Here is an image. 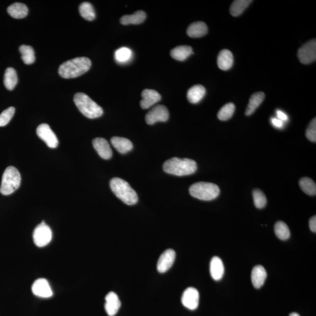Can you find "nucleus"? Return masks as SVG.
I'll list each match as a JSON object with an SVG mask.
<instances>
[{"label": "nucleus", "mask_w": 316, "mask_h": 316, "mask_svg": "<svg viewBox=\"0 0 316 316\" xmlns=\"http://www.w3.org/2000/svg\"><path fill=\"white\" fill-rule=\"evenodd\" d=\"M299 186L302 190L309 196H315L316 185L315 182L309 178H303L299 181Z\"/></svg>", "instance_id": "nucleus-31"}, {"label": "nucleus", "mask_w": 316, "mask_h": 316, "mask_svg": "<svg viewBox=\"0 0 316 316\" xmlns=\"http://www.w3.org/2000/svg\"><path fill=\"white\" fill-rule=\"evenodd\" d=\"M234 63V57L232 52L229 50H221L217 57L218 68L223 71H227L232 68Z\"/></svg>", "instance_id": "nucleus-18"}, {"label": "nucleus", "mask_w": 316, "mask_h": 316, "mask_svg": "<svg viewBox=\"0 0 316 316\" xmlns=\"http://www.w3.org/2000/svg\"><path fill=\"white\" fill-rule=\"evenodd\" d=\"M224 266L219 257H214L211 262V274L215 281H220L224 275Z\"/></svg>", "instance_id": "nucleus-21"}, {"label": "nucleus", "mask_w": 316, "mask_h": 316, "mask_svg": "<svg viewBox=\"0 0 316 316\" xmlns=\"http://www.w3.org/2000/svg\"><path fill=\"white\" fill-rule=\"evenodd\" d=\"M235 105L233 103H227L218 112L217 117L221 121H227L232 117L235 111Z\"/></svg>", "instance_id": "nucleus-32"}, {"label": "nucleus", "mask_w": 316, "mask_h": 316, "mask_svg": "<svg viewBox=\"0 0 316 316\" xmlns=\"http://www.w3.org/2000/svg\"><path fill=\"white\" fill-rule=\"evenodd\" d=\"M21 181L18 170L14 166L7 167L2 175L0 192L3 195H10L19 188Z\"/></svg>", "instance_id": "nucleus-6"}, {"label": "nucleus", "mask_w": 316, "mask_h": 316, "mask_svg": "<svg viewBox=\"0 0 316 316\" xmlns=\"http://www.w3.org/2000/svg\"><path fill=\"white\" fill-rule=\"evenodd\" d=\"M132 56V51L130 49L123 47L118 49L115 53V58L118 62L124 63L129 60Z\"/></svg>", "instance_id": "nucleus-35"}, {"label": "nucleus", "mask_w": 316, "mask_h": 316, "mask_svg": "<svg viewBox=\"0 0 316 316\" xmlns=\"http://www.w3.org/2000/svg\"><path fill=\"white\" fill-rule=\"evenodd\" d=\"M275 233L276 236L281 240H287L290 238V232L287 224L279 221L275 225Z\"/></svg>", "instance_id": "nucleus-33"}, {"label": "nucleus", "mask_w": 316, "mask_h": 316, "mask_svg": "<svg viewBox=\"0 0 316 316\" xmlns=\"http://www.w3.org/2000/svg\"><path fill=\"white\" fill-rule=\"evenodd\" d=\"M309 226L310 229H311L312 232L316 233V217H312L309 221Z\"/></svg>", "instance_id": "nucleus-38"}, {"label": "nucleus", "mask_w": 316, "mask_h": 316, "mask_svg": "<svg viewBox=\"0 0 316 316\" xmlns=\"http://www.w3.org/2000/svg\"><path fill=\"white\" fill-rule=\"evenodd\" d=\"M297 57L299 61L303 64H309L316 59V41L312 39L302 45L297 52Z\"/></svg>", "instance_id": "nucleus-8"}, {"label": "nucleus", "mask_w": 316, "mask_h": 316, "mask_svg": "<svg viewBox=\"0 0 316 316\" xmlns=\"http://www.w3.org/2000/svg\"><path fill=\"white\" fill-rule=\"evenodd\" d=\"M38 136L45 143L48 147L55 148L58 146L59 141L55 133L47 124H42L36 129Z\"/></svg>", "instance_id": "nucleus-10"}, {"label": "nucleus", "mask_w": 316, "mask_h": 316, "mask_svg": "<svg viewBox=\"0 0 316 316\" xmlns=\"http://www.w3.org/2000/svg\"><path fill=\"white\" fill-rule=\"evenodd\" d=\"M277 115L278 118H279V120H287L288 119L287 115H286L284 112L281 111H277Z\"/></svg>", "instance_id": "nucleus-39"}, {"label": "nucleus", "mask_w": 316, "mask_h": 316, "mask_svg": "<svg viewBox=\"0 0 316 316\" xmlns=\"http://www.w3.org/2000/svg\"><path fill=\"white\" fill-rule=\"evenodd\" d=\"M53 238V233L50 227L44 221L36 226L33 233V239L35 244L38 247L47 245Z\"/></svg>", "instance_id": "nucleus-7"}, {"label": "nucleus", "mask_w": 316, "mask_h": 316, "mask_svg": "<svg viewBox=\"0 0 316 316\" xmlns=\"http://www.w3.org/2000/svg\"><path fill=\"white\" fill-rule=\"evenodd\" d=\"M18 83V77L16 70L13 68H8L6 69L4 84L6 89L8 90H13Z\"/></svg>", "instance_id": "nucleus-27"}, {"label": "nucleus", "mask_w": 316, "mask_h": 316, "mask_svg": "<svg viewBox=\"0 0 316 316\" xmlns=\"http://www.w3.org/2000/svg\"><path fill=\"white\" fill-rule=\"evenodd\" d=\"M93 145L99 156L104 159H110L112 152L110 144L105 139L96 138L93 139Z\"/></svg>", "instance_id": "nucleus-14"}, {"label": "nucleus", "mask_w": 316, "mask_h": 316, "mask_svg": "<svg viewBox=\"0 0 316 316\" xmlns=\"http://www.w3.org/2000/svg\"><path fill=\"white\" fill-rule=\"evenodd\" d=\"M264 98H265V94L262 92L254 93L251 96L247 107L246 108L245 115L249 116L253 114L263 103Z\"/></svg>", "instance_id": "nucleus-24"}, {"label": "nucleus", "mask_w": 316, "mask_h": 316, "mask_svg": "<svg viewBox=\"0 0 316 316\" xmlns=\"http://www.w3.org/2000/svg\"><path fill=\"white\" fill-rule=\"evenodd\" d=\"M110 185L112 192L125 204L133 205L138 202L137 193L126 181L114 178L110 181Z\"/></svg>", "instance_id": "nucleus-3"}, {"label": "nucleus", "mask_w": 316, "mask_h": 316, "mask_svg": "<svg viewBox=\"0 0 316 316\" xmlns=\"http://www.w3.org/2000/svg\"><path fill=\"white\" fill-rule=\"evenodd\" d=\"M192 53H193L192 48L187 45L176 47L171 51V56L179 61L186 60Z\"/></svg>", "instance_id": "nucleus-25"}, {"label": "nucleus", "mask_w": 316, "mask_h": 316, "mask_svg": "<svg viewBox=\"0 0 316 316\" xmlns=\"http://www.w3.org/2000/svg\"><path fill=\"white\" fill-rule=\"evenodd\" d=\"M206 89L202 85L197 84L193 86L188 90L187 98L192 104H196L203 99L206 95Z\"/></svg>", "instance_id": "nucleus-22"}, {"label": "nucleus", "mask_w": 316, "mask_h": 316, "mask_svg": "<svg viewBox=\"0 0 316 316\" xmlns=\"http://www.w3.org/2000/svg\"><path fill=\"white\" fill-rule=\"evenodd\" d=\"M147 15L144 11H138L132 15H126L121 17L120 23L123 25H129V24H139L144 22Z\"/></svg>", "instance_id": "nucleus-26"}, {"label": "nucleus", "mask_w": 316, "mask_h": 316, "mask_svg": "<svg viewBox=\"0 0 316 316\" xmlns=\"http://www.w3.org/2000/svg\"><path fill=\"white\" fill-rule=\"evenodd\" d=\"M182 303L190 310H195L199 306V293L196 289L188 288L184 290L182 297Z\"/></svg>", "instance_id": "nucleus-11"}, {"label": "nucleus", "mask_w": 316, "mask_h": 316, "mask_svg": "<svg viewBox=\"0 0 316 316\" xmlns=\"http://www.w3.org/2000/svg\"><path fill=\"white\" fill-rule=\"evenodd\" d=\"M111 142L115 150L121 154L129 153L133 148L132 142L126 138L114 136V137L111 138Z\"/></svg>", "instance_id": "nucleus-19"}, {"label": "nucleus", "mask_w": 316, "mask_h": 316, "mask_svg": "<svg viewBox=\"0 0 316 316\" xmlns=\"http://www.w3.org/2000/svg\"><path fill=\"white\" fill-rule=\"evenodd\" d=\"M105 299V310L107 315L110 316L116 315L121 305L117 294L110 291L106 295Z\"/></svg>", "instance_id": "nucleus-16"}, {"label": "nucleus", "mask_w": 316, "mask_h": 316, "mask_svg": "<svg viewBox=\"0 0 316 316\" xmlns=\"http://www.w3.org/2000/svg\"><path fill=\"white\" fill-rule=\"evenodd\" d=\"M163 169L167 174L183 176L195 173L197 165L195 161L192 159L175 157L166 160L163 164Z\"/></svg>", "instance_id": "nucleus-2"}, {"label": "nucleus", "mask_w": 316, "mask_h": 316, "mask_svg": "<svg viewBox=\"0 0 316 316\" xmlns=\"http://www.w3.org/2000/svg\"><path fill=\"white\" fill-rule=\"evenodd\" d=\"M272 123L276 127H281L282 126V121L279 119H276V118H272Z\"/></svg>", "instance_id": "nucleus-40"}, {"label": "nucleus", "mask_w": 316, "mask_h": 316, "mask_svg": "<svg viewBox=\"0 0 316 316\" xmlns=\"http://www.w3.org/2000/svg\"><path fill=\"white\" fill-rule=\"evenodd\" d=\"M267 277V273L263 266H255L252 270L251 281L255 288L260 289L265 283Z\"/></svg>", "instance_id": "nucleus-17"}, {"label": "nucleus", "mask_w": 316, "mask_h": 316, "mask_svg": "<svg viewBox=\"0 0 316 316\" xmlns=\"http://www.w3.org/2000/svg\"><path fill=\"white\" fill-rule=\"evenodd\" d=\"M32 291L35 296L48 298L53 295L51 286L47 279L39 278L34 282L32 287Z\"/></svg>", "instance_id": "nucleus-12"}, {"label": "nucleus", "mask_w": 316, "mask_h": 316, "mask_svg": "<svg viewBox=\"0 0 316 316\" xmlns=\"http://www.w3.org/2000/svg\"><path fill=\"white\" fill-rule=\"evenodd\" d=\"M176 258V253L172 249H168L160 255L158 261L157 269L160 273L168 271L171 268Z\"/></svg>", "instance_id": "nucleus-13"}, {"label": "nucleus", "mask_w": 316, "mask_h": 316, "mask_svg": "<svg viewBox=\"0 0 316 316\" xmlns=\"http://www.w3.org/2000/svg\"><path fill=\"white\" fill-rule=\"evenodd\" d=\"M220 190L217 185L209 182H200L190 187L191 196L205 201L214 200L219 195Z\"/></svg>", "instance_id": "nucleus-5"}, {"label": "nucleus", "mask_w": 316, "mask_h": 316, "mask_svg": "<svg viewBox=\"0 0 316 316\" xmlns=\"http://www.w3.org/2000/svg\"><path fill=\"white\" fill-rule=\"evenodd\" d=\"M7 12L10 16L16 19L25 18L28 13V9L23 3L16 2L9 6Z\"/></svg>", "instance_id": "nucleus-23"}, {"label": "nucleus", "mask_w": 316, "mask_h": 316, "mask_svg": "<svg viewBox=\"0 0 316 316\" xmlns=\"http://www.w3.org/2000/svg\"><path fill=\"white\" fill-rule=\"evenodd\" d=\"M81 16L87 21H93L96 18L95 9L90 2H84L79 6Z\"/></svg>", "instance_id": "nucleus-30"}, {"label": "nucleus", "mask_w": 316, "mask_h": 316, "mask_svg": "<svg viewBox=\"0 0 316 316\" xmlns=\"http://www.w3.org/2000/svg\"><path fill=\"white\" fill-rule=\"evenodd\" d=\"M169 113L165 105L155 106L148 112L145 116V121L149 125H153L157 122H165L169 119Z\"/></svg>", "instance_id": "nucleus-9"}, {"label": "nucleus", "mask_w": 316, "mask_h": 316, "mask_svg": "<svg viewBox=\"0 0 316 316\" xmlns=\"http://www.w3.org/2000/svg\"><path fill=\"white\" fill-rule=\"evenodd\" d=\"M16 108L10 107L6 109L0 114V127L7 126L13 117Z\"/></svg>", "instance_id": "nucleus-36"}, {"label": "nucleus", "mask_w": 316, "mask_h": 316, "mask_svg": "<svg viewBox=\"0 0 316 316\" xmlns=\"http://www.w3.org/2000/svg\"><path fill=\"white\" fill-rule=\"evenodd\" d=\"M141 96L142 99L140 105L143 109H147L159 102L161 100V96L156 90L145 89L143 90Z\"/></svg>", "instance_id": "nucleus-15"}, {"label": "nucleus", "mask_w": 316, "mask_h": 316, "mask_svg": "<svg viewBox=\"0 0 316 316\" xmlns=\"http://www.w3.org/2000/svg\"><path fill=\"white\" fill-rule=\"evenodd\" d=\"M306 137L309 141L316 142V119L314 118L307 128L306 132Z\"/></svg>", "instance_id": "nucleus-37"}, {"label": "nucleus", "mask_w": 316, "mask_h": 316, "mask_svg": "<svg viewBox=\"0 0 316 316\" xmlns=\"http://www.w3.org/2000/svg\"><path fill=\"white\" fill-rule=\"evenodd\" d=\"M252 2V0H236L233 1L230 10L231 14L233 17L240 16Z\"/></svg>", "instance_id": "nucleus-28"}, {"label": "nucleus", "mask_w": 316, "mask_h": 316, "mask_svg": "<svg viewBox=\"0 0 316 316\" xmlns=\"http://www.w3.org/2000/svg\"><path fill=\"white\" fill-rule=\"evenodd\" d=\"M74 102L81 113L90 119L101 117L103 114V108L86 94H76L74 96Z\"/></svg>", "instance_id": "nucleus-4"}, {"label": "nucleus", "mask_w": 316, "mask_h": 316, "mask_svg": "<svg viewBox=\"0 0 316 316\" xmlns=\"http://www.w3.org/2000/svg\"><path fill=\"white\" fill-rule=\"evenodd\" d=\"M20 52L21 53V59L24 63L26 65H31L35 62V57L34 50L31 46L23 45L20 47Z\"/></svg>", "instance_id": "nucleus-29"}, {"label": "nucleus", "mask_w": 316, "mask_h": 316, "mask_svg": "<svg viewBox=\"0 0 316 316\" xmlns=\"http://www.w3.org/2000/svg\"><path fill=\"white\" fill-rule=\"evenodd\" d=\"M208 32V26L202 21L194 22L188 27L187 34L191 38H200L205 36Z\"/></svg>", "instance_id": "nucleus-20"}, {"label": "nucleus", "mask_w": 316, "mask_h": 316, "mask_svg": "<svg viewBox=\"0 0 316 316\" xmlns=\"http://www.w3.org/2000/svg\"><path fill=\"white\" fill-rule=\"evenodd\" d=\"M290 316H300V315L297 313H292V314H290Z\"/></svg>", "instance_id": "nucleus-41"}, {"label": "nucleus", "mask_w": 316, "mask_h": 316, "mask_svg": "<svg viewBox=\"0 0 316 316\" xmlns=\"http://www.w3.org/2000/svg\"><path fill=\"white\" fill-rule=\"evenodd\" d=\"M254 202L255 207L258 209H263L265 208L267 199L263 191L260 189H255L253 192Z\"/></svg>", "instance_id": "nucleus-34"}, {"label": "nucleus", "mask_w": 316, "mask_h": 316, "mask_svg": "<svg viewBox=\"0 0 316 316\" xmlns=\"http://www.w3.org/2000/svg\"><path fill=\"white\" fill-rule=\"evenodd\" d=\"M91 66L92 62L87 57H77L63 63L59 66V74L65 79L77 78L89 71Z\"/></svg>", "instance_id": "nucleus-1"}]
</instances>
